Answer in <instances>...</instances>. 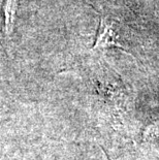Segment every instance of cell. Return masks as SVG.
<instances>
[{"label":"cell","mask_w":159,"mask_h":160,"mask_svg":"<svg viewBox=\"0 0 159 160\" xmlns=\"http://www.w3.org/2000/svg\"><path fill=\"white\" fill-rule=\"evenodd\" d=\"M117 34L113 28V25L106 19H101L99 30L97 33V38L94 45L95 48H107V47H118L121 46L117 42Z\"/></svg>","instance_id":"1"},{"label":"cell","mask_w":159,"mask_h":160,"mask_svg":"<svg viewBox=\"0 0 159 160\" xmlns=\"http://www.w3.org/2000/svg\"><path fill=\"white\" fill-rule=\"evenodd\" d=\"M3 12L5 17V34L9 35L12 32L13 27H15L16 21V13H17V0H6L4 6H3Z\"/></svg>","instance_id":"2"}]
</instances>
